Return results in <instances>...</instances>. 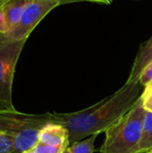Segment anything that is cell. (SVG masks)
I'll return each mask as SVG.
<instances>
[{"mask_svg": "<svg viewBox=\"0 0 152 153\" xmlns=\"http://www.w3.org/2000/svg\"><path fill=\"white\" fill-rule=\"evenodd\" d=\"M52 123V113L26 114L18 110H0V132L9 136L15 153L32 149L39 142L40 131Z\"/></svg>", "mask_w": 152, "mask_h": 153, "instance_id": "obj_2", "label": "cell"}, {"mask_svg": "<svg viewBox=\"0 0 152 153\" xmlns=\"http://www.w3.org/2000/svg\"><path fill=\"white\" fill-rule=\"evenodd\" d=\"M81 1H87V2H92V3H100V4H110L113 0H81Z\"/></svg>", "mask_w": 152, "mask_h": 153, "instance_id": "obj_16", "label": "cell"}, {"mask_svg": "<svg viewBox=\"0 0 152 153\" xmlns=\"http://www.w3.org/2000/svg\"><path fill=\"white\" fill-rule=\"evenodd\" d=\"M99 134L90 135L82 141H78L70 144L63 153H93L95 152V141Z\"/></svg>", "mask_w": 152, "mask_h": 153, "instance_id": "obj_10", "label": "cell"}, {"mask_svg": "<svg viewBox=\"0 0 152 153\" xmlns=\"http://www.w3.org/2000/svg\"><path fill=\"white\" fill-rule=\"evenodd\" d=\"M0 33L4 34V35H5L7 33L5 24H4V13H3L2 7L0 8Z\"/></svg>", "mask_w": 152, "mask_h": 153, "instance_id": "obj_15", "label": "cell"}, {"mask_svg": "<svg viewBox=\"0 0 152 153\" xmlns=\"http://www.w3.org/2000/svg\"><path fill=\"white\" fill-rule=\"evenodd\" d=\"M139 153H151V152H139Z\"/></svg>", "mask_w": 152, "mask_h": 153, "instance_id": "obj_20", "label": "cell"}, {"mask_svg": "<svg viewBox=\"0 0 152 153\" xmlns=\"http://www.w3.org/2000/svg\"><path fill=\"white\" fill-rule=\"evenodd\" d=\"M26 40H13L0 33V110L15 109L12 99L13 76Z\"/></svg>", "mask_w": 152, "mask_h": 153, "instance_id": "obj_4", "label": "cell"}, {"mask_svg": "<svg viewBox=\"0 0 152 153\" xmlns=\"http://www.w3.org/2000/svg\"><path fill=\"white\" fill-rule=\"evenodd\" d=\"M142 107L146 111L152 112V82L144 87V91L141 95Z\"/></svg>", "mask_w": 152, "mask_h": 153, "instance_id": "obj_12", "label": "cell"}, {"mask_svg": "<svg viewBox=\"0 0 152 153\" xmlns=\"http://www.w3.org/2000/svg\"><path fill=\"white\" fill-rule=\"evenodd\" d=\"M39 142L54 146H66L70 145L69 132L62 125L49 123L40 131Z\"/></svg>", "mask_w": 152, "mask_h": 153, "instance_id": "obj_6", "label": "cell"}, {"mask_svg": "<svg viewBox=\"0 0 152 153\" xmlns=\"http://www.w3.org/2000/svg\"><path fill=\"white\" fill-rule=\"evenodd\" d=\"M151 63H152V37L140 48L126 82H139L142 73Z\"/></svg>", "mask_w": 152, "mask_h": 153, "instance_id": "obj_7", "label": "cell"}, {"mask_svg": "<svg viewBox=\"0 0 152 153\" xmlns=\"http://www.w3.org/2000/svg\"><path fill=\"white\" fill-rule=\"evenodd\" d=\"M140 83L143 86L146 87L150 83L152 82V63H151L142 73L140 78H139Z\"/></svg>", "mask_w": 152, "mask_h": 153, "instance_id": "obj_14", "label": "cell"}, {"mask_svg": "<svg viewBox=\"0 0 152 153\" xmlns=\"http://www.w3.org/2000/svg\"><path fill=\"white\" fill-rule=\"evenodd\" d=\"M9 1H11V0H0V8L3 7L5 4H7Z\"/></svg>", "mask_w": 152, "mask_h": 153, "instance_id": "obj_18", "label": "cell"}, {"mask_svg": "<svg viewBox=\"0 0 152 153\" xmlns=\"http://www.w3.org/2000/svg\"><path fill=\"white\" fill-rule=\"evenodd\" d=\"M66 148V146L48 145L40 142H38L37 144L33 147V149L38 153H63Z\"/></svg>", "mask_w": 152, "mask_h": 153, "instance_id": "obj_11", "label": "cell"}, {"mask_svg": "<svg viewBox=\"0 0 152 153\" xmlns=\"http://www.w3.org/2000/svg\"><path fill=\"white\" fill-rule=\"evenodd\" d=\"M151 153H152V150H151Z\"/></svg>", "mask_w": 152, "mask_h": 153, "instance_id": "obj_21", "label": "cell"}, {"mask_svg": "<svg viewBox=\"0 0 152 153\" xmlns=\"http://www.w3.org/2000/svg\"><path fill=\"white\" fill-rule=\"evenodd\" d=\"M60 1H61V4H70V3L80 2L81 0H60Z\"/></svg>", "mask_w": 152, "mask_h": 153, "instance_id": "obj_17", "label": "cell"}, {"mask_svg": "<svg viewBox=\"0 0 152 153\" xmlns=\"http://www.w3.org/2000/svg\"><path fill=\"white\" fill-rule=\"evenodd\" d=\"M0 153H15L13 140L0 132Z\"/></svg>", "mask_w": 152, "mask_h": 153, "instance_id": "obj_13", "label": "cell"}, {"mask_svg": "<svg viewBox=\"0 0 152 153\" xmlns=\"http://www.w3.org/2000/svg\"><path fill=\"white\" fill-rule=\"evenodd\" d=\"M140 82H125L112 95L85 109L73 113H52V123L62 125L69 132V143L82 141L105 133L136 103L142 95Z\"/></svg>", "mask_w": 152, "mask_h": 153, "instance_id": "obj_1", "label": "cell"}, {"mask_svg": "<svg viewBox=\"0 0 152 153\" xmlns=\"http://www.w3.org/2000/svg\"><path fill=\"white\" fill-rule=\"evenodd\" d=\"M30 1V0H11L2 7L7 33L17 25L23 9Z\"/></svg>", "mask_w": 152, "mask_h": 153, "instance_id": "obj_8", "label": "cell"}, {"mask_svg": "<svg viewBox=\"0 0 152 153\" xmlns=\"http://www.w3.org/2000/svg\"><path fill=\"white\" fill-rule=\"evenodd\" d=\"M22 153H38L33 148L32 149H30V150H28V151H26V152H23Z\"/></svg>", "mask_w": 152, "mask_h": 153, "instance_id": "obj_19", "label": "cell"}, {"mask_svg": "<svg viewBox=\"0 0 152 153\" xmlns=\"http://www.w3.org/2000/svg\"><path fill=\"white\" fill-rule=\"evenodd\" d=\"M152 150V112L146 111L143 118L142 137L133 153L151 152Z\"/></svg>", "mask_w": 152, "mask_h": 153, "instance_id": "obj_9", "label": "cell"}, {"mask_svg": "<svg viewBox=\"0 0 152 153\" xmlns=\"http://www.w3.org/2000/svg\"><path fill=\"white\" fill-rule=\"evenodd\" d=\"M145 113L140 97L134 106L105 132L106 139L99 152L133 153L142 137Z\"/></svg>", "mask_w": 152, "mask_h": 153, "instance_id": "obj_3", "label": "cell"}, {"mask_svg": "<svg viewBox=\"0 0 152 153\" xmlns=\"http://www.w3.org/2000/svg\"><path fill=\"white\" fill-rule=\"evenodd\" d=\"M60 4V0H30L23 9L17 25L5 36L13 40L27 39L40 21Z\"/></svg>", "mask_w": 152, "mask_h": 153, "instance_id": "obj_5", "label": "cell"}]
</instances>
